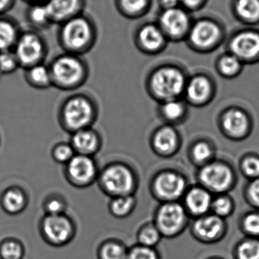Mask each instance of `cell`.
Returning <instances> with one entry per match:
<instances>
[{
    "label": "cell",
    "mask_w": 259,
    "mask_h": 259,
    "mask_svg": "<svg viewBox=\"0 0 259 259\" xmlns=\"http://www.w3.org/2000/svg\"><path fill=\"white\" fill-rule=\"evenodd\" d=\"M97 185L108 197L135 195L138 178L135 169L122 161H110L100 169Z\"/></svg>",
    "instance_id": "3"
},
{
    "label": "cell",
    "mask_w": 259,
    "mask_h": 259,
    "mask_svg": "<svg viewBox=\"0 0 259 259\" xmlns=\"http://www.w3.org/2000/svg\"><path fill=\"white\" fill-rule=\"evenodd\" d=\"M25 246L19 239L7 237L0 240V259H23Z\"/></svg>",
    "instance_id": "30"
},
{
    "label": "cell",
    "mask_w": 259,
    "mask_h": 259,
    "mask_svg": "<svg viewBox=\"0 0 259 259\" xmlns=\"http://www.w3.org/2000/svg\"><path fill=\"white\" fill-rule=\"evenodd\" d=\"M137 205L135 195L117 196L109 199L108 211L109 214L117 219H125L131 216Z\"/></svg>",
    "instance_id": "26"
},
{
    "label": "cell",
    "mask_w": 259,
    "mask_h": 259,
    "mask_svg": "<svg viewBox=\"0 0 259 259\" xmlns=\"http://www.w3.org/2000/svg\"><path fill=\"white\" fill-rule=\"evenodd\" d=\"M187 183L185 179L173 171L157 174L151 184V190L155 199L163 202H176L185 193Z\"/></svg>",
    "instance_id": "11"
},
{
    "label": "cell",
    "mask_w": 259,
    "mask_h": 259,
    "mask_svg": "<svg viewBox=\"0 0 259 259\" xmlns=\"http://www.w3.org/2000/svg\"><path fill=\"white\" fill-rule=\"evenodd\" d=\"M126 259H162V256L157 248L147 247L135 243L129 247Z\"/></svg>",
    "instance_id": "37"
},
{
    "label": "cell",
    "mask_w": 259,
    "mask_h": 259,
    "mask_svg": "<svg viewBox=\"0 0 259 259\" xmlns=\"http://www.w3.org/2000/svg\"><path fill=\"white\" fill-rule=\"evenodd\" d=\"M241 68L240 60L234 55L224 56L220 62V70L222 74L228 77L237 74Z\"/></svg>",
    "instance_id": "41"
},
{
    "label": "cell",
    "mask_w": 259,
    "mask_h": 259,
    "mask_svg": "<svg viewBox=\"0 0 259 259\" xmlns=\"http://www.w3.org/2000/svg\"><path fill=\"white\" fill-rule=\"evenodd\" d=\"M206 259H225V258H223V257L217 256V255H214V256L208 257V258H207Z\"/></svg>",
    "instance_id": "49"
},
{
    "label": "cell",
    "mask_w": 259,
    "mask_h": 259,
    "mask_svg": "<svg viewBox=\"0 0 259 259\" xmlns=\"http://www.w3.org/2000/svg\"><path fill=\"white\" fill-rule=\"evenodd\" d=\"M38 231L48 246L62 248L71 243L77 234V225L67 213L56 215L44 214L40 219Z\"/></svg>",
    "instance_id": "6"
},
{
    "label": "cell",
    "mask_w": 259,
    "mask_h": 259,
    "mask_svg": "<svg viewBox=\"0 0 259 259\" xmlns=\"http://www.w3.org/2000/svg\"><path fill=\"white\" fill-rule=\"evenodd\" d=\"M237 11L244 19L255 21L259 18V0H238Z\"/></svg>",
    "instance_id": "38"
},
{
    "label": "cell",
    "mask_w": 259,
    "mask_h": 259,
    "mask_svg": "<svg viewBox=\"0 0 259 259\" xmlns=\"http://www.w3.org/2000/svg\"><path fill=\"white\" fill-rule=\"evenodd\" d=\"M53 88L74 91L83 86L89 77V68L77 55L65 53L56 56L48 65Z\"/></svg>",
    "instance_id": "2"
},
{
    "label": "cell",
    "mask_w": 259,
    "mask_h": 259,
    "mask_svg": "<svg viewBox=\"0 0 259 259\" xmlns=\"http://www.w3.org/2000/svg\"><path fill=\"white\" fill-rule=\"evenodd\" d=\"M242 169L246 176L255 179L259 178V158L248 157L242 163Z\"/></svg>",
    "instance_id": "43"
},
{
    "label": "cell",
    "mask_w": 259,
    "mask_h": 259,
    "mask_svg": "<svg viewBox=\"0 0 259 259\" xmlns=\"http://www.w3.org/2000/svg\"><path fill=\"white\" fill-rule=\"evenodd\" d=\"M178 2L179 0H161V3L167 9H173L177 5Z\"/></svg>",
    "instance_id": "46"
},
{
    "label": "cell",
    "mask_w": 259,
    "mask_h": 259,
    "mask_svg": "<svg viewBox=\"0 0 259 259\" xmlns=\"http://www.w3.org/2000/svg\"><path fill=\"white\" fill-rule=\"evenodd\" d=\"M247 197L249 203L259 210V178L254 179L249 186Z\"/></svg>",
    "instance_id": "44"
},
{
    "label": "cell",
    "mask_w": 259,
    "mask_h": 259,
    "mask_svg": "<svg viewBox=\"0 0 259 259\" xmlns=\"http://www.w3.org/2000/svg\"><path fill=\"white\" fill-rule=\"evenodd\" d=\"M19 68L18 59L12 50L0 52V74H11Z\"/></svg>",
    "instance_id": "40"
},
{
    "label": "cell",
    "mask_w": 259,
    "mask_h": 259,
    "mask_svg": "<svg viewBox=\"0 0 259 259\" xmlns=\"http://www.w3.org/2000/svg\"><path fill=\"white\" fill-rule=\"evenodd\" d=\"M231 50L239 59H251L259 54V35L254 32H243L231 42Z\"/></svg>",
    "instance_id": "17"
},
{
    "label": "cell",
    "mask_w": 259,
    "mask_h": 259,
    "mask_svg": "<svg viewBox=\"0 0 259 259\" xmlns=\"http://www.w3.org/2000/svg\"><path fill=\"white\" fill-rule=\"evenodd\" d=\"M50 155L55 162L65 165L76 153L69 142H59L52 147Z\"/></svg>",
    "instance_id": "35"
},
{
    "label": "cell",
    "mask_w": 259,
    "mask_h": 259,
    "mask_svg": "<svg viewBox=\"0 0 259 259\" xmlns=\"http://www.w3.org/2000/svg\"><path fill=\"white\" fill-rule=\"evenodd\" d=\"M99 109L92 97L85 94L69 96L62 101L58 111V121L70 134L93 127L98 118Z\"/></svg>",
    "instance_id": "1"
},
{
    "label": "cell",
    "mask_w": 259,
    "mask_h": 259,
    "mask_svg": "<svg viewBox=\"0 0 259 259\" xmlns=\"http://www.w3.org/2000/svg\"><path fill=\"white\" fill-rule=\"evenodd\" d=\"M120 12L127 18H136L143 13L149 0H117Z\"/></svg>",
    "instance_id": "34"
},
{
    "label": "cell",
    "mask_w": 259,
    "mask_h": 259,
    "mask_svg": "<svg viewBox=\"0 0 259 259\" xmlns=\"http://www.w3.org/2000/svg\"><path fill=\"white\" fill-rule=\"evenodd\" d=\"M182 1L188 7L193 8L197 6L202 0H182Z\"/></svg>",
    "instance_id": "47"
},
{
    "label": "cell",
    "mask_w": 259,
    "mask_h": 259,
    "mask_svg": "<svg viewBox=\"0 0 259 259\" xmlns=\"http://www.w3.org/2000/svg\"><path fill=\"white\" fill-rule=\"evenodd\" d=\"M163 239L161 233L152 222L144 224L137 231L136 243L141 246L157 248Z\"/></svg>",
    "instance_id": "29"
},
{
    "label": "cell",
    "mask_w": 259,
    "mask_h": 259,
    "mask_svg": "<svg viewBox=\"0 0 259 259\" xmlns=\"http://www.w3.org/2000/svg\"><path fill=\"white\" fill-rule=\"evenodd\" d=\"M30 3V4H36V3H45L47 0H26Z\"/></svg>",
    "instance_id": "48"
},
{
    "label": "cell",
    "mask_w": 259,
    "mask_h": 259,
    "mask_svg": "<svg viewBox=\"0 0 259 259\" xmlns=\"http://www.w3.org/2000/svg\"><path fill=\"white\" fill-rule=\"evenodd\" d=\"M219 35L220 30L215 24L208 21H200L192 30L191 40L198 47H208L217 41Z\"/></svg>",
    "instance_id": "22"
},
{
    "label": "cell",
    "mask_w": 259,
    "mask_h": 259,
    "mask_svg": "<svg viewBox=\"0 0 259 259\" xmlns=\"http://www.w3.org/2000/svg\"><path fill=\"white\" fill-rule=\"evenodd\" d=\"M15 0H0V16L9 12L13 6Z\"/></svg>",
    "instance_id": "45"
},
{
    "label": "cell",
    "mask_w": 259,
    "mask_h": 259,
    "mask_svg": "<svg viewBox=\"0 0 259 259\" xmlns=\"http://www.w3.org/2000/svg\"><path fill=\"white\" fill-rule=\"evenodd\" d=\"M222 126L230 137H243L249 129V118L241 110L231 109L224 115Z\"/></svg>",
    "instance_id": "21"
},
{
    "label": "cell",
    "mask_w": 259,
    "mask_h": 259,
    "mask_svg": "<svg viewBox=\"0 0 259 259\" xmlns=\"http://www.w3.org/2000/svg\"><path fill=\"white\" fill-rule=\"evenodd\" d=\"M27 21L33 27L45 28L52 24L45 3L31 4L27 11Z\"/></svg>",
    "instance_id": "31"
},
{
    "label": "cell",
    "mask_w": 259,
    "mask_h": 259,
    "mask_svg": "<svg viewBox=\"0 0 259 259\" xmlns=\"http://www.w3.org/2000/svg\"><path fill=\"white\" fill-rule=\"evenodd\" d=\"M199 179L208 191L220 193L231 187L234 175L228 166L220 163H211L202 167L199 172Z\"/></svg>",
    "instance_id": "12"
},
{
    "label": "cell",
    "mask_w": 259,
    "mask_h": 259,
    "mask_svg": "<svg viewBox=\"0 0 259 259\" xmlns=\"http://www.w3.org/2000/svg\"><path fill=\"white\" fill-rule=\"evenodd\" d=\"M69 143L78 155L94 157L101 149L103 140L100 133L91 127L71 134Z\"/></svg>",
    "instance_id": "13"
},
{
    "label": "cell",
    "mask_w": 259,
    "mask_h": 259,
    "mask_svg": "<svg viewBox=\"0 0 259 259\" xmlns=\"http://www.w3.org/2000/svg\"><path fill=\"white\" fill-rule=\"evenodd\" d=\"M177 143L176 131L168 126L156 130L151 139L152 149L161 155H168L173 152Z\"/></svg>",
    "instance_id": "20"
},
{
    "label": "cell",
    "mask_w": 259,
    "mask_h": 259,
    "mask_svg": "<svg viewBox=\"0 0 259 259\" xmlns=\"http://www.w3.org/2000/svg\"><path fill=\"white\" fill-rule=\"evenodd\" d=\"M187 97L190 101L199 104L206 101L211 97L212 87L207 77L198 76L192 79L186 86Z\"/></svg>",
    "instance_id": "24"
},
{
    "label": "cell",
    "mask_w": 259,
    "mask_h": 259,
    "mask_svg": "<svg viewBox=\"0 0 259 259\" xmlns=\"http://www.w3.org/2000/svg\"><path fill=\"white\" fill-rule=\"evenodd\" d=\"M190 219L183 205L177 202H163L155 210L152 222L163 238L171 240L183 234L190 225Z\"/></svg>",
    "instance_id": "7"
},
{
    "label": "cell",
    "mask_w": 259,
    "mask_h": 259,
    "mask_svg": "<svg viewBox=\"0 0 259 259\" xmlns=\"http://www.w3.org/2000/svg\"><path fill=\"white\" fill-rule=\"evenodd\" d=\"M183 104L177 100H169L164 102L161 107V113L165 119L175 121L179 119L183 115Z\"/></svg>",
    "instance_id": "39"
},
{
    "label": "cell",
    "mask_w": 259,
    "mask_h": 259,
    "mask_svg": "<svg viewBox=\"0 0 259 259\" xmlns=\"http://www.w3.org/2000/svg\"><path fill=\"white\" fill-rule=\"evenodd\" d=\"M187 86L183 74L172 67L155 70L147 77L146 88L155 100L162 101L176 100Z\"/></svg>",
    "instance_id": "5"
},
{
    "label": "cell",
    "mask_w": 259,
    "mask_h": 259,
    "mask_svg": "<svg viewBox=\"0 0 259 259\" xmlns=\"http://www.w3.org/2000/svg\"><path fill=\"white\" fill-rule=\"evenodd\" d=\"M137 45L146 53H155L162 47L164 33L161 28L154 24H146L138 30L136 36Z\"/></svg>",
    "instance_id": "18"
},
{
    "label": "cell",
    "mask_w": 259,
    "mask_h": 259,
    "mask_svg": "<svg viewBox=\"0 0 259 259\" xmlns=\"http://www.w3.org/2000/svg\"><path fill=\"white\" fill-rule=\"evenodd\" d=\"M212 201V196L208 190L197 187L187 192L183 206L190 218L196 219L209 214Z\"/></svg>",
    "instance_id": "16"
},
{
    "label": "cell",
    "mask_w": 259,
    "mask_h": 259,
    "mask_svg": "<svg viewBox=\"0 0 259 259\" xmlns=\"http://www.w3.org/2000/svg\"><path fill=\"white\" fill-rule=\"evenodd\" d=\"M211 211L212 214L226 220V219L231 217L234 213V202L228 196H218L215 199H213Z\"/></svg>",
    "instance_id": "36"
},
{
    "label": "cell",
    "mask_w": 259,
    "mask_h": 259,
    "mask_svg": "<svg viewBox=\"0 0 259 259\" xmlns=\"http://www.w3.org/2000/svg\"><path fill=\"white\" fill-rule=\"evenodd\" d=\"M238 227L244 237L259 239V211H249L243 214L239 220Z\"/></svg>",
    "instance_id": "32"
},
{
    "label": "cell",
    "mask_w": 259,
    "mask_h": 259,
    "mask_svg": "<svg viewBox=\"0 0 259 259\" xmlns=\"http://www.w3.org/2000/svg\"><path fill=\"white\" fill-rule=\"evenodd\" d=\"M190 231L196 241L202 244L213 245L220 243L226 237L228 225L225 219L209 213L194 219Z\"/></svg>",
    "instance_id": "10"
},
{
    "label": "cell",
    "mask_w": 259,
    "mask_h": 259,
    "mask_svg": "<svg viewBox=\"0 0 259 259\" xmlns=\"http://www.w3.org/2000/svg\"><path fill=\"white\" fill-rule=\"evenodd\" d=\"M100 170L94 157L76 154L64 165L63 175L71 187L85 189L97 183Z\"/></svg>",
    "instance_id": "8"
},
{
    "label": "cell",
    "mask_w": 259,
    "mask_h": 259,
    "mask_svg": "<svg viewBox=\"0 0 259 259\" xmlns=\"http://www.w3.org/2000/svg\"><path fill=\"white\" fill-rule=\"evenodd\" d=\"M24 79L26 83L34 89L47 90L53 87L50 68L44 63L24 70Z\"/></svg>",
    "instance_id": "23"
},
{
    "label": "cell",
    "mask_w": 259,
    "mask_h": 259,
    "mask_svg": "<svg viewBox=\"0 0 259 259\" xmlns=\"http://www.w3.org/2000/svg\"><path fill=\"white\" fill-rule=\"evenodd\" d=\"M234 259H259V239L243 237L234 245Z\"/></svg>",
    "instance_id": "28"
},
{
    "label": "cell",
    "mask_w": 259,
    "mask_h": 259,
    "mask_svg": "<svg viewBox=\"0 0 259 259\" xmlns=\"http://www.w3.org/2000/svg\"><path fill=\"white\" fill-rule=\"evenodd\" d=\"M52 24H60L82 14L83 0H47L45 3Z\"/></svg>",
    "instance_id": "15"
},
{
    "label": "cell",
    "mask_w": 259,
    "mask_h": 259,
    "mask_svg": "<svg viewBox=\"0 0 259 259\" xmlns=\"http://www.w3.org/2000/svg\"><path fill=\"white\" fill-rule=\"evenodd\" d=\"M12 51L24 70L44 63L47 53L45 41L34 31L21 33Z\"/></svg>",
    "instance_id": "9"
},
{
    "label": "cell",
    "mask_w": 259,
    "mask_h": 259,
    "mask_svg": "<svg viewBox=\"0 0 259 259\" xmlns=\"http://www.w3.org/2000/svg\"><path fill=\"white\" fill-rule=\"evenodd\" d=\"M192 154L195 161L203 163L210 159L212 155V149L206 142H199L193 146Z\"/></svg>",
    "instance_id": "42"
},
{
    "label": "cell",
    "mask_w": 259,
    "mask_h": 259,
    "mask_svg": "<svg viewBox=\"0 0 259 259\" xmlns=\"http://www.w3.org/2000/svg\"><path fill=\"white\" fill-rule=\"evenodd\" d=\"M20 34L15 21L0 16V52L13 50Z\"/></svg>",
    "instance_id": "27"
},
{
    "label": "cell",
    "mask_w": 259,
    "mask_h": 259,
    "mask_svg": "<svg viewBox=\"0 0 259 259\" xmlns=\"http://www.w3.org/2000/svg\"><path fill=\"white\" fill-rule=\"evenodd\" d=\"M160 22L164 31L171 36H177L187 30L189 18L183 11L173 8L167 9L161 15Z\"/></svg>",
    "instance_id": "19"
},
{
    "label": "cell",
    "mask_w": 259,
    "mask_h": 259,
    "mask_svg": "<svg viewBox=\"0 0 259 259\" xmlns=\"http://www.w3.org/2000/svg\"><path fill=\"white\" fill-rule=\"evenodd\" d=\"M42 208L44 214L48 215L65 214L68 209V202L61 195L51 193L44 199Z\"/></svg>",
    "instance_id": "33"
},
{
    "label": "cell",
    "mask_w": 259,
    "mask_h": 259,
    "mask_svg": "<svg viewBox=\"0 0 259 259\" xmlns=\"http://www.w3.org/2000/svg\"><path fill=\"white\" fill-rule=\"evenodd\" d=\"M29 203L27 192L18 185L6 187L0 194V207L8 215L16 216L25 211Z\"/></svg>",
    "instance_id": "14"
},
{
    "label": "cell",
    "mask_w": 259,
    "mask_h": 259,
    "mask_svg": "<svg viewBox=\"0 0 259 259\" xmlns=\"http://www.w3.org/2000/svg\"><path fill=\"white\" fill-rule=\"evenodd\" d=\"M59 42L65 53L81 56L94 47L95 27L92 21L82 14L61 24Z\"/></svg>",
    "instance_id": "4"
},
{
    "label": "cell",
    "mask_w": 259,
    "mask_h": 259,
    "mask_svg": "<svg viewBox=\"0 0 259 259\" xmlns=\"http://www.w3.org/2000/svg\"><path fill=\"white\" fill-rule=\"evenodd\" d=\"M129 247L123 240L107 238L98 245L96 252L97 259H126Z\"/></svg>",
    "instance_id": "25"
}]
</instances>
